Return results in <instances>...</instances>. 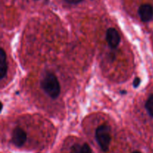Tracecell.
Wrapping results in <instances>:
<instances>
[{"instance_id": "6da1fadb", "label": "cell", "mask_w": 153, "mask_h": 153, "mask_svg": "<svg viewBox=\"0 0 153 153\" xmlns=\"http://www.w3.org/2000/svg\"><path fill=\"white\" fill-rule=\"evenodd\" d=\"M43 91L52 98H56L61 92V86L57 76L52 72H46L40 82Z\"/></svg>"}, {"instance_id": "7a4b0ae2", "label": "cell", "mask_w": 153, "mask_h": 153, "mask_svg": "<svg viewBox=\"0 0 153 153\" xmlns=\"http://www.w3.org/2000/svg\"><path fill=\"white\" fill-rule=\"evenodd\" d=\"M96 140L103 152H107L109 149L111 140V128L108 124H101L96 130Z\"/></svg>"}, {"instance_id": "3957f363", "label": "cell", "mask_w": 153, "mask_h": 153, "mask_svg": "<svg viewBox=\"0 0 153 153\" xmlns=\"http://www.w3.org/2000/svg\"><path fill=\"white\" fill-rule=\"evenodd\" d=\"M27 140V134L21 128H16L12 133V142L16 147H21L24 145Z\"/></svg>"}, {"instance_id": "277c9868", "label": "cell", "mask_w": 153, "mask_h": 153, "mask_svg": "<svg viewBox=\"0 0 153 153\" xmlns=\"http://www.w3.org/2000/svg\"><path fill=\"white\" fill-rule=\"evenodd\" d=\"M106 40L111 48H116L120 42V36L117 30L114 28H109L106 32Z\"/></svg>"}, {"instance_id": "5b68a950", "label": "cell", "mask_w": 153, "mask_h": 153, "mask_svg": "<svg viewBox=\"0 0 153 153\" xmlns=\"http://www.w3.org/2000/svg\"><path fill=\"white\" fill-rule=\"evenodd\" d=\"M138 14L142 22H149L153 18V8L149 4H143L138 9Z\"/></svg>"}, {"instance_id": "8992f818", "label": "cell", "mask_w": 153, "mask_h": 153, "mask_svg": "<svg viewBox=\"0 0 153 153\" xmlns=\"http://www.w3.org/2000/svg\"><path fill=\"white\" fill-rule=\"evenodd\" d=\"M7 73V56H6L5 51L3 49H1L0 52V76L1 80H2L6 76Z\"/></svg>"}, {"instance_id": "52a82bcc", "label": "cell", "mask_w": 153, "mask_h": 153, "mask_svg": "<svg viewBox=\"0 0 153 153\" xmlns=\"http://www.w3.org/2000/svg\"><path fill=\"white\" fill-rule=\"evenodd\" d=\"M74 153H92L91 147L88 143H84L82 145H75L73 147Z\"/></svg>"}, {"instance_id": "ba28073f", "label": "cell", "mask_w": 153, "mask_h": 153, "mask_svg": "<svg viewBox=\"0 0 153 153\" xmlns=\"http://www.w3.org/2000/svg\"><path fill=\"white\" fill-rule=\"evenodd\" d=\"M145 106H146V110L149 112V115L153 117V94H151L149 98H148V100H146Z\"/></svg>"}, {"instance_id": "9c48e42d", "label": "cell", "mask_w": 153, "mask_h": 153, "mask_svg": "<svg viewBox=\"0 0 153 153\" xmlns=\"http://www.w3.org/2000/svg\"><path fill=\"white\" fill-rule=\"evenodd\" d=\"M64 1L70 4H78V3H80L82 0H64Z\"/></svg>"}, {"instance_id": "30bf717a", "label": "cell", "mask_w": 153, "mask_h": 153, "mask_svg": "<svg viewBox=\"0 0 153 153\" xmlns=\"http://www.w3.org/2000/svg\"><path fill=\"white\" fill-rule=\"evenodd\" d=\"M140 80L139 78H136L134 81V87H137L139 85H140Z\"/></svg>"}, {"instance_id": "8fae6325", "label": "cell", "mask_w": 153, "mask_h": 153, "mask_svg": "<svg viewBox=\"0 0 153 153\" xmlns=\"http://www.w3.org/2000/svg\"><path fill=\"white\" fill-rule=\"evenodd\" d=\"M132 153H141V152H138V151H134V152H133Z\"/></svg>"}, {"instance_id": "7c38bea8", "label": "cell", "mask_w": 153, "mask_h": 153, "mask_svg": "<svg viewBox=\"0 0 153 153\" xmlns=\"http://www.w3.org/2000/svg\"><path fill=\"white\" fill-rule=\"evenodd\" d=\"M35 1H37V0H35Z\"/></svg>"}]
</instances>
